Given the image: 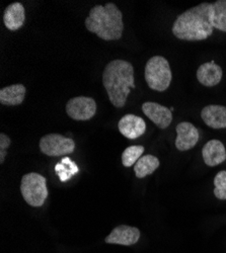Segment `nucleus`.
Returning a JSON list of instances; mask_svg holds the SVG:
<instances>
[{
	"label": "nucleus",
	"instance_id": "nucleus-19",
	"mask_svg": "<svg viewBox=\"0 0 226 253\" xmlns=\"http://www.w3.org/2000/svg\"><path fill=\"white\" fill-rule=\"evenodd\" d=\"M212 7L214 29L226 33V0H218L213 2Z\"/></svg>",
	"mask_w": 226,
	"mask_h": 253
},
{
	"label": "nucleus",
	"instance_id": "nucleus-21",
	"mask_svg": "<svg viewBox=\"0 0 226 253\" xmlns=\"http://www.w3.org/2000/svg\"><path fill=\"white\" fill-rule=\"evenodd\" d=\"M214 196L221 201L226 200V171H219L214 178Z\"/></svg>",
	"mask_w": 226,
	"mask_h": 253
},
{
	"label": "nucleus",
	"instance_id": "nucleus-3",
	"mask_svg": "<svg viewBox=\"0 0 226 253\" xmlns=\"http://www.w3.org/2000/svg\"><path fill=\"white\" fill-rule=\"evenodd\" d=\"M86 28L104 41H117L124 31L123 14L114 3L95 5L86 19Z\"/></svg>",
	"mask_w": 226,
	"mask_h": 253
},
{
	"label": "nucleus",
	"instance_id": "nucleus-7",
	"mask_svg": "<svg viewBox=\"0 0 226 253\" xmlns=\"http://www.w3.org/2000/svg\"><path fill=\"white\" fill-rule=\"evenodd\" d=\"M66 113L75 121H89L96 113V102L88 96L73 97L66 104Z\"/></svg>",
	"mask_w": 226,
	"mask_h": 253
},
{
	"label": "nucleus",
	"instance_id": "nucleus-5",
	"mask_svg": "<svg viewBox=\"0 0 226 253\" xmlns=\"http://www.w3.org/2000/svg\"><path fill=\"white\" fill-rule=\"evenodd\" d=\"M20 193L30 206H43L48 198L47 179L43 175L36 172L24 175L22 183H20Z\"/></svg>",
	"mask_w": 226,
	"mask_h": 253
},
{
	"label": "nucleus",
	"instance_id": "nucleus-15",
	"mask_svg": "<svg viewBox=\"0 0 226 253\" xmlns=\"http://www.w3.org/2000/svg\"><path fill=\"white\" fill-rule=\"evenodd\" d=\"M26 20V11L22 3L13 2L8 5L3 14V24L9 31H17L23 28Z\"/></svg>",
	"mask_w": 226,
	"mask_h": 253
},
{
	"label": "nucleus",
	"instance_id": "nucleus-16",
	"mask_svg": "<svg viewBox=\"0 0 226 253\" xmlns=\"http://www.w3.org/2000/svg\"><path fill=\"white\" fill-rule=\"evenodd\" d=\"M27 89L23 84H13V85L3 87L0 90V103L3 105H18L25 99Z\"/></svg>",
	"mask_w": 226,
	"mask_h": 253
},
{
	"label": "nucleus",
	"instance_id": "nucleus-6",
	"mask_svg": "<svg viewBox=\"0 0 226 253\" xmlns=\"http://www.w3.org/2000/svg\"><path fill=\"white\" fill-rule=\"evenodd\" d=\"M40 149L47 156H64L74 152L75 143L62 135L49 134L40 140Z\"/></svg>",
	"mask_w": 226,
	"mask_h": 253
},
{
	"label": "nucleus",
	"instance_id": "nucleus-14",
	"mask_svg": "<svg viewBox=\"0 0 226 253\" xmlns=\"http://www.w3.org/2000/svg\"><path fill=\"white\" fill-rule=\"evenodd\" d=\"M202 155L206 165L214 167L226 160V150L223 143L219 140H211L204 145Z\"/></svg>",
	"mask_w": 226,
	"mask_h": 253
},
{
	"label": "nucleus",
	"instance_id": "nucleus-10",
	"mask_svg": "<svg viewBox=\"0 0 226 253\" xmlns=\"http://www.w3.org/2000/svg\"><path fill=\"white\" fill-rule=\"evenodd\" d=\"M118 128L123 136L134 140L145 133L146 123L142 118L135 115H126L119 121Z\"/></svg>",
	"mask_w": 226,
	"mask_h": 253
},
{
	"label": "nucleus",
	"instance_id": "nucleus-12",
	"mask_svg": "<svg viewBox=\"0 0 226 253\" xmlns=\"http://www.w3.org/2000/svg\"><path fill=\"white\" fill-rule=\"evenodd\" d=\"M222 68L214 61L202 64L197 70V79L204 86L212 87L220 83L222 79Z\"/></svg>",
	"mask_w": 226,
	"mask_h": 253
},
{
	"label": "nucleus",
	"instance_id": "nucleus-2",
	"mask_svg": "<svg viewBox=\"0 0 226 253\" xmlns=\"http://www.w3.org/2000/svg\"><path fill=\"white\" fill-rule=\"evenodd\" d=\"M102 84L114 107H125L132 88H135L134 68L125 60H113L102 72Z\"/></svg>",
	"mask_w": 226,
	"mask_h": 253
},
{
	"label": "nucleus",
	"instance_id": "nucleus-1",
	"mask_svg": "<svg viewBox=\"0 0 226 253\" xmlns=\"http://www.w3.org/2000/svg\"><path fill=\"white\" fill-rule=\"evenodd\" d=\"M212 3L203 2L180 14L173 25V34L182 41H204L212 36Z\"/></svg>",
	"mask_w": 226,
	"mask_h": 253
},
{
	"label": "nucleus",
	"instance_id": "nucleus-18",
	"mask_svg": "<svg viewBox=\"0 0 226 253\" xmlns=\"http://www.w3.org/2000/svg\"><path fill=\"white\" fill-rule=\"evenodd\" d=\"M55 171L57 172L60 180L62 182H66L70 179L73 175L78 173L79 168L77 167L76 163L72 161L68 157H64L55 166Z\"/></svg>",
	"mask_w": 226,
	"mask_h": 253
},
{
	"label": "nucleus",
	"instance_id": "nucleus-8",
	"mask_svg": "<svg viewBox=\"0 0 226 253\" xmlns=\"http://www.w3.org/2000/svg\"><path fill=\"white\" fill-rule=\"evenodd\" d=\"M176 147L180 151H188L195 147L199 141L200 135L196 126L189 122L180 123L177 128Z\"/></svg>",
	"mask_w": 226,
	"mask_h": 253
},
{
	"label": "nucleus",
	"instance_id": "nucleus-11",
	"mask_svg": "<svg viewBox=\"0 0 226 253\" xmlns=\"http://www.w3.org/2000/svg\"><path fill=\"white\" fill-rule=\"evenodd\" d=\"M140 238L139 229L127 225H121L112 230L111 234L105 239L106 243L131 246L136 244Z\"/></svg>",
	"mask_w": 226,
	"mask_h": 253
},
{
	"label": "nucleus",
	"instance_id": "nucleus-9",
	"mask_svg": "<svg viewBox=\"0 0 226 253\" xmlns=\"http://www.w3.org/2000/svg\"><path fill=\"white\" fill-rule=\"evenodd\" d=\"M142 111L160 129H167L173 122V113L171 109L163 107L157 102H144L142 105Z\"/></svg>",
	"mask_w": 226,
	"mask_h": 253
},
{
	"label": "nucleus",
	"instance_id": "nucleus-4",
	"mask_svg": "<svg viewBox=\"0 0 226 253\" xmlns=\"http://www.w3.org/2000/svg\"><path fill=\"white\" fill-rule=\"evenodd\" d=\"M145 80L148 86L155 91H166L173 79L172 69L169 61L162 56H154L150 58L145 66Z\"/></svg>",
	"mask_w": 226,
	"mask_h": 253
},
{
	"label": "nucleus",
	"instance_id": "nucleus-22",
	"mask_svg": "<svg viewBox=\"0 0 226 253\" xmlns=\"http://www.w3.org/2000/svg\"><path fill=\"white\" fill-rule=\"evenodd\" d=\"M11 140L5 134H0V163H3L6 157L7 148L10 146Z\"/></svg>",
	"mask_w": 226,
	"mask_h": 253
},
{
	"label": "nucleus",
	"instance_id": "nucleus-13",
	"mask_svg": "<svg viewBox=\"0 0 226 253\" xmlns=\"http://www.w3.org/2000/svg\"><path fill=\"white\" fill-rule=\"evenodd\" d=\"M201 118L212 129L226 128V107L218 104H210L201 112Z\"/></svg>",
	"mask_w": 226,
	"mask_h": 253
},
{
	"label": "nucleus",
	"instance_id": "nucleus-17",
	"mask_svg": "<svg viewBox=\"0 0 226 253\" xmlns=\"http://www.w3.org/2000/svg\"><path fill=\"white\" fill-rule=\"evenodd\" d=\"M159 160L153 155H145L141 157L134 165V171L138 178H144L152 174L159 166Z\"/></svg>",
	"mask_w": 226,
	"mask_h": 253
},
{
	"label": "nucleus",
	"instance_id": "nucleus-20",
	"mask_svg": "<svg viewBox=\"0 0 226 253\" xmlns=\"http://www.w3.org/2000/svg\"><path fill=\"white\" fill-rule=\"evenodd\" d=\"M143 152H144V147L136 145L130 146L126 148L122 154V163L125 167H131L136 164V162L141 158Z\"/></svg>",
	"mask_w": 226,
	"mask_h": 253
}]
</instances>
